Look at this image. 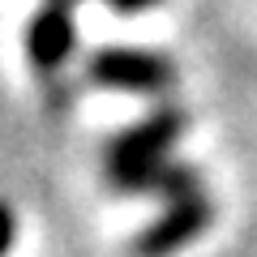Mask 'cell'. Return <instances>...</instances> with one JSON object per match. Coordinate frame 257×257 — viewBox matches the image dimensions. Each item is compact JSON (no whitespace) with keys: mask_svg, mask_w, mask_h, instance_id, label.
<instances>
[{"mask_svg":"<svg viewBox=\"0 0 257 257\" xmlns=\"http://www.w3.org/2000/svg\"><path fill=\"white\" fill-rule=\"evenodd\" d=\"M184 124L189 116L180 107H159L146 120L128 124L124 133H116L103 150L107 180L120 193H142V197H163V202L202 193V176L189 163L172 159V146L180 142Z\"/></svg>","mask_w":257,"mask_h":257,"instance_id":"6da1fadb","label":"cell"},{"mask_svg":"<svg viewBox=\"0 0 257 257\" xmlns=\"http://www.w3.org/2000/svg\"><path fill=\"white\" fill-rule=\"evenodd\" d=\"M86 82L94 90H116V94H167L176 86V64L155 47H128L107 43L94 47L86 60Z\"/></svg>","mask_w":257,"mask_h":257,"instance_id":"7a4b0ae2","label":"cell"},{"mask_svg":"<svg viewBox=\"0 0 257 257\" xmlns=\"http://www.w3.org/2000/svg\"><path fill=\"white\" fill-rule=\"evenodd\" d=\"M210 219H214V206L206 197V189L189 193V197H176V202L163 206V214L155 223H146L133 236V253L138 257H172V253H180L184 244H193V240L202 236L210 227Z\"/></svg>","mask_w":257,"mask_h":257,"instance_id":"3957f363","label":"cell"},{"mask_svg":"<svg viewBox=\"0 0 257 257\" xmlns=\"http://www.w3.org/2000/svg\"><path fill=\"white\" fill-rule=\"evenodd\" d=\"M77 47V22H73V5L69 0H47L43 9L30 13L26 22V60L35 73L52 77L60 73L69 56Z\"/></svg>","mask_w":257,"mask_h":257,"instance_id":"277c9868","label":"cell"},{"mask_svg":"<svg viewBox=\"0 0 257 257\" xmlns=\"http://www.w3.org/2000/svg\"><path fill=\"white\" fill-rule=\"evenodd\" d=\"M13 240H18V219H13L9 202H0V257L13 248Z\"/></svg>","mask_w":257,"mask_h":257,"instance_id":"5b68a950","label":"cell"},{"mask_svg":"<svg viewBox=\"0 0 257 257\" xmlns=\"http://www.w3.org/2000/svg\"><path fill=\"white\" fill-rule=\"evenodd\" d=\"M111 9H120V13H142V9H150V5H159V0H107Z\"/></svg>","mask_w":257,"mask_h":257,"instance_id":"8992f818","label":"cell"},{"mask_svg":"<svg viewBox=\"0 0 257 257\" xmlns=\"http://www.w3.org/2000/svg\"><path fill=\"white\" fill-rule=\"evenodd\" d=\"M69 5H77V0H69Z\"/></svg>","mask_w":257,"mask_h":257,"instance_id":"52a82bcc","label":"cell"}]
</instances>
